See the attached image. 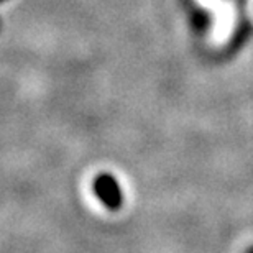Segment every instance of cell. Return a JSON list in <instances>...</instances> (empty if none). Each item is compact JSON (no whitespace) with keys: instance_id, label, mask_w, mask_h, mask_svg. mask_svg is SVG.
Returning a JSON list of instances; mask_svg holds the SVG:
<instances>
[{"instance_id":"1","label":"cell","mask_w":253,"mask_h":253,"mask_svg":"<svg viewBox=\"0 0 253 253\" xmlns=\"http://www.w3.org/2000/svg\"><path fill=\"white\" fill-rule=\"evenodd\" d=\"M94 191H95V194L99 196V199L102 201L110 211L119 209L120 204H122V191H120L117 181H115L112 176H109V174L99 176L94 183Z\"/></svg>"},{"instance_id":"2","label":"cell","mask_w":253,"mask_h":253,"mask_svg":"<svg viewBox=\"0 0 253 253\" xmlns=\"http://www.w3.org/2000/svg\"><path fill=\"white\" fill-rule=\"evenodd\" d=\"M206 7H214L215 8V30L214 35L219 37L217 40H222L227 37V33L230 32L232 22H234V13H232L230 5H227L222 0H201Z\"/></svg>"},{"instance_id":"3","label":"cell","mask_w":253,"mask_h":253,"mask_svg":"<svg viewBox=\"0 0 253 253\" xmlns=\"http://www.w3.org/2000/svg\"><path fill=\"white\" fill-rule=\"evenodd\" d=\"M252 253H253V252H252Z\"/></svg>"}]
</instances>
